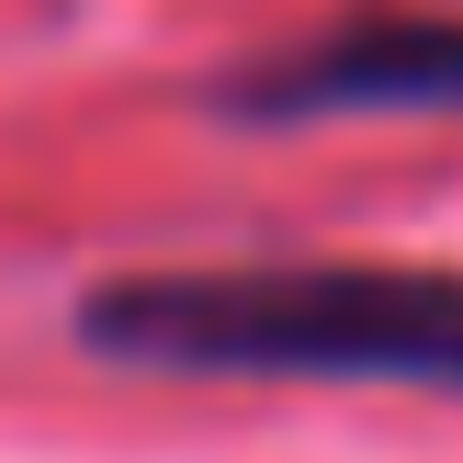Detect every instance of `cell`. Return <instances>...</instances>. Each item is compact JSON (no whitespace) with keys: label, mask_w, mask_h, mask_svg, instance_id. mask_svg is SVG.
Listing matches in <instances>:
<instances>
[{"label":"cell","mask_w":463,"mask_h":463,"mask_svg":"<svg viewBox=\"0 0 463 463\" xmlns=\"http://www.w3.org/2000/svg\"><path fill=\"white\" fill-rule=\"evenodd\" d=\"M80 351L125 373L441 384L463 396V271L419 260H193L80 294Z\"/></svg>","instance_id":"1"},{"label":"cell","mask_w":463,"mask_h":463,"mask_svg":"<svg viewBox=\"0 0 463 463\" xmlns=\"http://www.w3.org/2000/svg\"><path fill=\"white\" fill-rule=\"evenodd\" d=\"M215 113L238 125H339V113H463V23L441 12H351L260 68H226Z\"/></svg>","instance_id":"2"}]
</instances>
